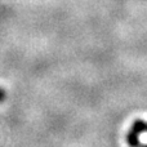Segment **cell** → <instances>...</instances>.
<instances>
[{
    "mask_svg": "<svg viewBox=\"0 0 147 147\" xmlns=\"http://www.w3.org/2000/svg\"><path fill=\"white\" fill-rule=\"evenodd\" d=\"M145 132H147V123H145L141 119L136 120L132 129L128 133V145L130 147H141L140 134H142Z\"/></svg>",
    "mask_w": 147,
    "mask_h": 147,
    "instance_id": "6da1fadb",
    "label": "cell"
},
{
    "mask_svg": "<svg viewBox=\"0 0 147 147\" xmlns=\"http://www.w3.org/2000/svg\"><path fill=\"white\" fill-rule=\"evenodd\" d=\"M4 99H5V92L0 88V102H3Z\"/></svg>",
    "mask_w": 147,
    "mask_h": 147,
    "instance_id": "7a4b0ae2",
    "label": "cell"
},
{
    "mask_svg": "<svg viewBox=\"0 0 147 147\" xmlns=\"http://www.w3.org/2000/svg\"><path fill=\"white\" fill-rule=\"evenodd\" d=\"M141 147H147V145H141Z\"/></svg>",
    "mask_w": 147,
    "mask_h": 147,
    "instance_id": "3957f363",
    "label": "cell"
}]
</instances>
